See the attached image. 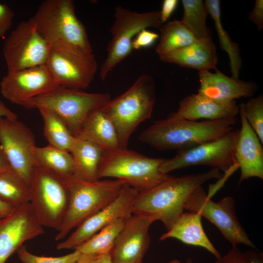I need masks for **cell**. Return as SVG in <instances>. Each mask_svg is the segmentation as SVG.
Segmentation results:
<instances>
[{
  "label": "cell",
  "instance_id": "836d02e7",
  "mask_svg": "<svg viewBox=\"0 0 263 263\" xmlns=\"http://www.w3.org/2000/svg\"><path fill=\"white\" fill-rule=\"evenodd\" d=\"M22 263H75L83 255L78 250L60 257H44L35 255L30 252L23 244L16 252Z\"/></svg>",
  "mask_w": 263,
  "mask_h": 263
},
{
  "label": "cell",
  "instance_id": "d590c367",
  "mask_svg": "<svg viewBox=\"0 0 263 263\" xmlns=\"http://www.w3.org/2000/svg\"><path fill=\"white\" fill-rule=\"evenodd\" d=\"M14 17L12 9L7 4L0 2V38H4L11 28Z\"/></svg>",
  "mask_w": 263,
  "mask_h": 263
},
{
  "label": "cell",
  "instance_id": "7dc6e473",
  "mask_svg": "<svg viewBox=\"0 0 263 263\" xmlns=\"http://www.w3.org/2000/svg\"><path fill=\"white\" fill-rule=\"evenodd\" d=\"M186 263H194V262L191 258H188L187 260Z\"/></svg>",
  "mask_w": 263,
  "mask_h": 263
},
{
  "label": "cell",
  "instance_id": "7a4b0ae2",
  "mask_svg": "<svg viewBox=\"0 0 263 263\" xmlns=\"http://www.w3.org/2000/svg\"><path fill=\"white\" fill-rule=\"evenodd\" d=\"M237 118L191 121L167 118L144 130L138 140L160 150L188 149L217 139L234 130Z\"/></svg>",
  "mask_w": 263,
  "mask_h": 263
},
{
  "label": "cell",
  "instance_id": "484cf974",
  "mask_svg": "<svg viewBox=\"0 0 263 263\" xmlns=\"http://www.w3.org/2000/svg\"><path fill=\"white\" fill-rule=\"evenodd\" d=\"M105 151L91 142L76 137L70 152L80 178L89 181L98 180L97 172Z\"/></svg>",
  "mask_w": 263,
  "mask_h": 263
},
{
  "label": "cell",
  "instance_id": "6da1fadb",
  "mask_svg": "<svg viewBox=\"0 0 263 263\" xmlns=\"http://www.w3.org/2000/svg\"><path fill=\"white\" fill-rule=\"evenodd\" d=\"M218 169L182 176L169 175L156 185L139 192L132 206V213L153 217L169 230L184 211L185 203L194 190L206 182L220 179Z\"/></svg>",
  "mask_w": 263,
  "mask_h": 263
},
{
  "label": "cell",
  "instance_id": "7bdbcfd3",
  "mask_svg": "<svg viewBox=\"0 0 263 263\" xmlns=\"http://www.w3.org/2000/svg\"><path fill=\"white\" fill-rule=\"evenodd\" d=\"M99 256L83 254L75 263H98Z\"/></svg>",
  "mask_w": 263,
  "mask_h": 263
},
{
  "label": "cell",
  "instance_id": "ee69618b",
  "mask_svg": "<svg viewBox=\"0 0 263 263\" xmlns=\"http://www.w3.org/2000/svg\"><path fill=\"white\" fill-rule=\"evenodd\" d=\"M10 167L2 148L0 145V171Z\"/></svg>",
  "mask_w": 263,
  "mask_h": 263
},
{
  "label": "cell",
  "instance_id": "30bf717a",
  "mask_svg": "<svg viewBox=\"0 0 263 263\" xmlns=\"http://www.w3.org/2000/svg\"><path fill=\"white\" fill-rule=\"evenodd\" d=\"M184 209L200 214L214 224L232 247L244 244L257 249L238 220L235 201L233 197L226 196L214 202L201 185L190 194L185 203Z\"/></svg>",
  "mask_w": 263,
  "mask_h": 263
},
{
  "label": "cell",
  "instance_id": "603a6c76",
  "mask_svg": "<svg viewBox=\"0 0 263 263\" xmlns=\"http://www.w3.org/2000/svg\"><path fill=\"white\" fill-rule=\"evenodd\" d=\"M202 216L196 212L184 211L160 241L175 238L188 245L200 246L207 250L216 259L221 255L207 237L202 224Z\"/></svg>",
  "mask_w": 263,
  "mask_h": 263
},
{
  "label": "cell",
  "instance_id": "7402d4cb",
  "mask_svg": "<svg viewBox=\"0 0 263 263\" xmlns=\"http://www.w3.org/2000/svg\"><path fill=\"white\" fill-rule=\"evenodd\" d=\"M164 62L196 69L198 72L216 69L218 56L211 36L159 56Z\"/></svg>",
  "mask_w": 263,
  "mask_h": 263
},
{
  "label": "cell",
  "instance_id": "83f0119b",
  "mask_svg": "<svg viewBox=\"0 0 263 263\" xmlns=\"http://www.w3.org/2000/svg\"><path fill=\"white\" fill-rule=\"evenodd\" d=\"M159 42L155 52L161 56L188 46L197 39L179 20L169 21L159 28Z\"/></svg>",
  "mask_w": 263,
  "mask_h": 263
},
{
  "label": "cell",
  "instance_id": "f35d334b",
  "mask_svg": "<svg viewBox=\"0 0 263 263\" xmlns=\"http://www.w3.org/2000/svg\"><path fill=\"white\" fill-rule=\"evenodd\" d=\"M178 3L177 0H164L160 12V19L164 24L175 10Z\"/></svg>",
  "mask_w": 263,
  "mask_h": 263
},
{
  "label": "cell",
  "instance_id": "f546056e",
  "mask_svg": "<svg viewBox=\"0 0 263 263\" xmlns=\"http://www.w3.org/2000/svg\"><path fill=\"white\" fill-rule=\"evenodd\" d=\"M0 200L14 207L29 202L28 185L10 167L0 171Z\"/></svg>",
  "mask_w": 263,
  "mask_h": 263
},
{
  "label": "cell",
  "instance_id": "d4e9b609",
  "mask_svg": "<svg viewBox=\"0 0 263 263\" xmlns=\"http://www.w3.org/2000/svg\"><path fill=\"white\" fill-rule=\"evenodd\" d=\"M35 155L37 165L54 173L65 182L80 178L70 152L48 144L42 147L36 146Z\"/></svg>",
  "mask_w": 263,
  "mask_h": 263
},
{
  "label": "cell",
  "instance_id": "44dd1931",
  "mask_svg": "<svg viewBox=\"0 0 263 263\" xmlns=\"http://www.w3.org/2000/svg\"><path fill=\"white\" fill-rule=\"evenodd\" d=\"M215 70V73L198 72V93L215 99L230 101L250 97L258 89L254 81L241 80L225 75L217 68Z\"/></svg>",
  "mask_w": 263,
  "mask_h": 263
},
{
  "label": "cell",
  "instance_id": "7c38bea8",
  "mask_svg": "<svg viewBox=\"0 0 263 263\" xmlns=\"http://www.w3.org/2000/svg\"><path fill=\"white\" fill-rule=\"evenodd\" d=\"M51 49L38 31L33 17L21 21L3 44L8 73L45 65Z\"/></svg>",
  "mask_w": 263,
  "mask_h": 263
},
{
  "label": "cell",
  "instance_id": "e575fe53",
  "mask_svg": "<svg viewBox=\"0 0 263 263\" xmlns=\"http://www.w3.org/2000/svg\"><path fill=\"white\" fill-rule=\"evenodd\" d=\"M159 35L154 32L144 29L140 31L132 41V50H139L152 45Z\"/></svg>",
  "mask_w": 263,
  "mask_h": 263
},
{
  "label": "cell",
  "instance_id": "5bb4252c",
  "mask_svg": "<svg viewBox=\"0 0 263 263\" xmlns=\"http://www.w3.org/2000/svg\"><path fill=\"white\" fill-rule=\"evenodd\" d=\"M0 145L13 169L29 186L37 165L35 138L31 130L17 119L0 120Z\"/></svg>",
  "mask_w": 263,
  "mask_h": 263
},
{
  "label": "cell",
  "instance_id": "b9f144b4",
  "mask_svg": "<svg viewBox=\"0 0 263 263\" xmlns=\"http://www.w3.org/2000/svg\"><path fill=\"white\" fill-rule=\"evenodd\" d=\"M15 207L0 200V220L7 216Z\"/></svg>",
  "mask_w": 263,
  "mask_h": 263
},
{
  "label": "cell",
  "instance_id": "ba28073f",
  "mask_svg": "<svg viewBox=\"0 0 263 263\" xmlns=\"http://www.w3.org/2000/svg\"><path fill=\"white\" fill-rule=\"evenodd\" d=\"M29 203L42 226L60 230L69 200L66 182L37 165L29 186Z\"/></svg>",
  "mask_w": 263,
  "mask_h": 263
},
{
  "label": "cell",
  "instance_id": "52a82bcc",
  "mask_svg": "<svg viewBox=\"0 0 263 263\" xmlns=\"http://www.w3.org/2000/svg\"><path fill=\"white\" fill-rule=\"evenodd\" d=\"M111 99L109 93H87L59 86L24 102L27 109H47L59 116L76 137L89 113L102 107Z\"/></svg>",
  "mask_w": 263,
  "mask_h": 263
},
{
  "label": "cell",
  "instance_id": "ffe728a7",
  "mask_svg": "<svg viewBox=\"0 0 263 263\" xmlns=\"http://www.w3.org/2000/svg\"><path fill=\"white\" fill-rule=\"evenodd\" d=\"M239 113L241 128L235 150L236 162L241 171L239 184L252 177L263 179V144L240 106Z\"/></svg>",
  "mask_w": 263,
  "mask_h": 263
},
{
  "label": "cell",
  "instance_id": "9c48e42d",
  "mask_svg": "<svg viewBox=\"0 0 263 263\" xmlns=\"http://www.w3.org/2000/svg\"><path fill=\"white\" fill-rule=\"evenodd\" d=\"M114 17L110 29L112 38L99 71L100 78L103 81L118 63L131 54L132 41L140 31L149 27L159 29L163 24L158 11L139 13L117 6Z\"/></svg>",
  "mask_w": 263,
  "mask_h": 263
},
{
  "label": "cell",
  "instance_id": "d6a6232c",
  "mask_svg": "<svg viewBox=\"0 0 263 263\" xmlns=\"http://www.w3.org/2000/svg\"><path fill=\"white\" fill-rule=\"evenodd\" d=\"M239 106L252 129L263 144V96L259 95L251 98L246 103L242 102Z\"/></svg>",
  "mask_w": 263,
  "mask_h": 263
},
{
  "label": "cell",
  "instance_id": "c3c4849f",
  "mask_svg": "<svg viewBox=\"0 0 263 263\" xmlns=\"http://www.w3.org/2000/svg\"><path fill=\"white\" fill-rule=\"evenodd\" d=\"M132 263H143V260H140Z\"/></svg>",
  "mask_w": 263,
  "mask_h": 263
},
{
  "label": "cell",
  "instance_id": "cb8c5ba5",
  "mask_svg": "<svg viewBox=\"0 0 263 263\" xmlns=\"http://www.w3.org/2000/svg\"><path fill=\"white\" fill-rule=\"evenodd\" d=\"M75 137L91 142L105 151L120 148L115 126L101 108L89 113Z\"/></svg>",
  "mask_w": 263,
  "mask_h": 263
},
{
  "label": "cell",
  "instance_id": "277c9868",
  "mask_svg": "<svg viewBox=\"0 0 263 263\" xmlns=\"http://www.w3.org/2000/svg\"><path fill=\"white\" fill-rule=\"evenodd\" d=\"M155 99V80L143 74L125 92L101 107L115 126L120 149H127L132 133L150 117Z\"/></svg>",
  "mask_w": 263,
  "mask_h": 263
},
{
  "label": "cell",
  "instance_id": "8992f818",
  "mask_svg": "<svg viewBox=\"0 0 263 263\" xmlns=\"http://www.w3.org/2000/svg\"><path fill=\"white\" fill-rule=\"evenodd\" d=\"M166 159L149 157L128 148L105 151L97 177L121 180L140 192L156 185L169 176L160 170Z\"/></svg>",
  "mask_w": 263,
  "mask_h": 263
},
{
  "label": "cell",
  "instance_id": "bcb514c9",
  "mask_svg": "<svg viewBox=\"0 0 263 263\" xmlns=\"http://www.w3.org/2000/svg\"><path fill=\"white\" fill-rule=\"evenodd\" d=\"M168 263H181V262L177 259H174L169 261Z\"/></svg>",
  "mask_w": 263,
  "mask_h": 263
},
{
  "label": "cell",
  "instance_id": "8d00e7d4",
  "mask_svg": "<svg viewBox=\"0 0 263 263\" xmlns=\"http://www.w3.org/2000/svg\"><path fill=\"white\" fill-rule=\"evenodd\" d=\"M249 19L261 31L263 28V0H256L253 8L249 13Z\"/></svg>",
  "mask_w": 263,
  "mask_h": 263
},
{
  "label": "cell",
  "instance_id": "4fadbf2b",
  "mask_svg": "<svg viewBox=\"0 0 263 263\" xmlns=\"http://www.w3.org/2000/svg\"><path fill=\"white\" fill-rule=\"evenodd\" d=\"M45 66L59 86L75 90L88 88L97 70L93 53L51 48Z\"/></svg>",
  "mask_w": 263,
  "mask_h": 263
},
{
  "label": "cell",
  "instance_id": "5b68a950",
  "mask_svg": "<svg viewBox=\"0 0 263 263\" xmlns=\"http://www.w3.org/2000/svg\"><path fill=\"white\" fill-rule=\"evenodd\" d=\"M66 182L69 204L61 228L55 237L56 241L65 238L72 229L112 202L125 184L118 179L89 181L79 178Z\"/></svg>",
  "mask_w": 263,
  "mask_h": 263
},
{
  "label": "cell",
  "instance_id": "d6986e66",
  "mask_svg": "<svg viewBox=\"0 0 263 263\" xmlns=\"http://www.w3.org/2000/svg\"><path fill=\"white\" fill-rule=\"evenodd\" d=\"M239 113V106L235 100H217L197 93L184 98L177 110L168 117L191 121L217 120L236 117Z\"/></svg>",
  "mask_w": 263,
  "mask_h": 263
},
{
  "label": "cell",
  "instance_id": "4316f807",
  "mask_svg": "<svg viewBox=\"0 0 263 263\" xmlns=\"http://www.w3.org/2000/svg\"><path fill=\"white\" fill-rule=\"evenodd\" d=\"M204 3L208 14L213 20L220 47L228 56L232 77L238 79L242 60L238 44L232 41L223 26L221 19L220 1L206 0Z\"/></svg>",
  "mask_w": 263,
  "mask_h": 263
},
{
  "label": "cell",
  "instance_id": "3957f363",
  "mask_svg": "<svg viewBox=\"0 0 263 263\" xmlns=\"http://www.w3.org/2000/svg\"><path fill=\"white\" fill-rule=\"evenodd\" d=\"M33 18L51 48L93 53L86 28L75 14L73 0H45Z\"/></svg>",
  "mask_w": 263,
  "mask_h": 263
},
{
  "label": "cell",
  "instance_id": "f1b7e54d",
  "mask_svg": "<svg viewBox=\"0 0 263 263\" xmlns=\"http://www.w3.org/2000/svg\"><path fill=\"white\" fill-rule=\"evenodd\" d=\"M43 119L44 135L49 145L70 152L76 137L56 113L42 107L37 108Z\"/></svg>",
  "mask_w": 263,
  "mask_h": 263
},
{
  "label": "cell",
  "instance_id": "f6af8a7d",
  "mask_svg": "<svg viewBox=\"0 0 263 263\" xmlns=\"http://www.w3.org/2000/svg\"><path fill=\"white\" fill-rule=\"evenodd\" d=\"M98 263H112L111 252L99 256Z\"/></svg>",
  "mask_w": 263,
  "mask_h": 263
},
{
  "label": "cell",
  "instance_id": "9a60e30c",
  "mask_svg": "<svg viewBox=\"0 0 263 263\" xmlns=\"http://www.w3.org/2000/svg\"><path fill=\"white\" fill-rule=\"evenodd\" d=\"M138 192L125 184L112 202L77 226L68 237L57 244V249H75L113 221L129 218L132 214V206Z\"/></svg>",
  "mask_w": 263,
  "mask_h": 263
},
{
  "label": "cell",
  "instance_id": "1f68e13d",
  "mask_svg": "<svg viewBox=\"0 0 263 263\" xmlns=\"http://www.w3.org/2000/svg\"><path fill=\"white\" fill-rule=\"evenodd\" d=\"M184 9L181 20L197 40L211 36L207 25L208 14L204 2L202 0H182Z\"/></svg>",
  "mask_w": 263,
  "mask_h": 263
},
{
  "label": "cell",
  "instance_id": "4dcf8cb0",
  "mask_svg": "<svg viewBox=\"0 0 263 263\" xmlns=\"http://www.w3.org/2000/svg\"><path fill=\"white\" fill-rule=\"evenodd\" d=\"M126 220L119 219L113 221L75 249L82 254L97 256L110 252L125 225Z\"/></svg>",
  "mask_w": 263,
  "mask_h": 263
},
{
  "label": "cell",
  "instance_id": "ab89813d",
  "mask_svg": "<svg viewBox=\"0 0 263 263\" xmlns=\"http://www.w3.org/2000/svg\"><path fill=\"white\" fill-rule=\"evenodd\" d=\"M254 250L243 252L244 263H263V254Z\"/></svg>",
  "mask_w": 263,
  "mask_h": 263
},
{
  "label": "cell",
  "instance_id": "60d3db41",
  "mask_svg": "<svg viewBox=\"0 0 263 263\" xmlns=\"http://www.w3.org/2000/svg\"><path fill=\"white\" fill-rule=\"evenodd\" d=\"M18 119L17 115L0 99V120L2 118Z\"/></svg>",
  "mask_w": 263,
  "mask_h": 263
},
{
  "label": "cell",
  "instance_id": "e0dca14e",
  "mask_svg": "<svg viewBox=\"0 0 263 263\" xmlns=\"http://www.w3.org/2000/svg\"><path fill=\"white\" fill-rule=\"evenodd\" d=\"M58 87L45 65L7 72L0 83L2 96L11 103L20 106Z\"/></svg>",
  "mask_w": 263,
  "mask_h": 263
},
{
  "label": "cell",
  "instance_id": "8fae6325",
  "mask_svg": "<svg viewBox=\"0 0 263 263\" xmlns=\"http://www.w3.org/2000/svg\"><path fill=\"white\" fill-rule=\"evenodd\" d=\"M240 129L233 130L212 141L179 151L177 155L167 159L160 167L164 173L181 168L204 165L227 172L238 167L235 158L236 147Z\"/></svg>",
  "mask_w": 263,
  "mask_h": 263
},
{
  "label": "cell",
  "instance_id": "2e32d148",
  "mask_svg": "<svg viewBox=\"0 0 263 263\" xmlns=\"http://www.w3.org/2000/svg\"><path fill=\"white\" fill-rule=\"evenodd\" d=\"M43 233L29 202L15 207L0 220V263H5L25 242Z\"/></svg>",
  "mask_w": 263,
  "mask_h": 263
},
{
  "label": "cell",
  "instance_id": "ac0fdd59",
  "mask_svg": "<svg viewBox=\"0 0 263 263\" xmlns=\"http://www.w3.org/2000/svg\"><path fill=\"white\" fill-rule=\"evenodd\" d=\"M152 217L132 214L126 219L111 251L112 263H132L143 258L150 242L149 228Z\"/></svg>",
  "mask_w": 263,
  "mask_h": 263
},
{
  "label": "cell",
  "instance_id": "74e56055",
  "mask_svg": "<svg viewBox=\"0 0 263 263\" xmlns=\"http://www.w3.org/2000/svg\"><path fill=\"white\" fill-rule=\"evenodd\" d=\"M215 263H244L243 252L238 247H232L225 255L217 259Z\"/></svg>",
  "mask_w": 263,
  "mask_h": 263
}]
</instances>
